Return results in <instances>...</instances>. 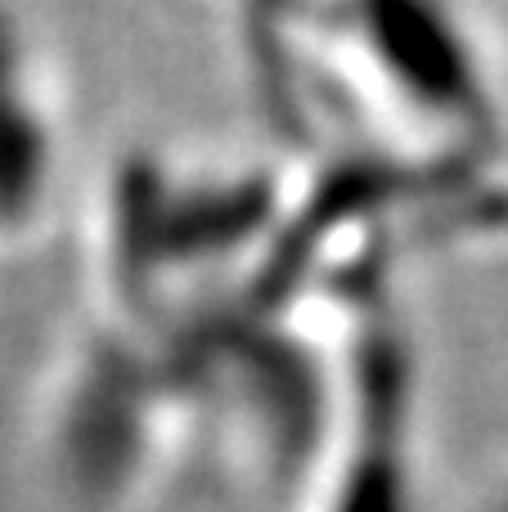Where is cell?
Wrapping results in <instances>:
<instances>
[{
  "mask_svg": "<svg viewBox=\"0 0 508 512\" xmlns=\"http://www.w3.org/2000/svg\"><path fill=\"white\" fill-rule=\"evenodd\" d=\"M500 512H508V486H504V499H500Z\"/></svg>",
  "mask_w": 508,
  "mask_h": 512,
  "instance_id": "cell-1",
  "label": "cell"
}]
</instances>
